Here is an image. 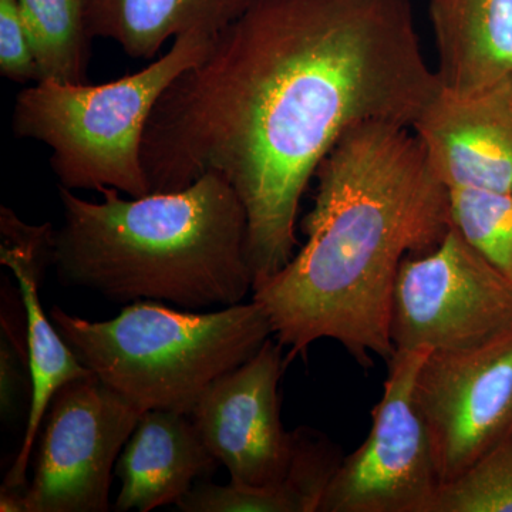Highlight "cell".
<instances>
[{"label":"cell","mask_w":512,"mask_h":512,"mask_svg":"<svg viewBox=\"0 0 512 512\" xmlns=\"http://www.w3.org/2000/svg\"><path fill=\"white\" fill-rule=\"evenodd\" d=\"M440 89L410 0H254L157 101L141 148L150 194L224 178L247 212L256 288L295 255L303 192L340 137L413 127Z\"/></svg>","instance_id":"1"},{"label":"cell","mask_w":512,"mask_h":512,"mask_svg":"<svg viewBox=\"0 0 512 512\" xmlns=\"http://www.w3.org/2000/svg\"><path fill=\"white\" fill-rule=\"evenodd\" d=\"M306 242L281 272L254 288L288 360L320 339L357 365L387 363L394 346V284L407 256L426 254L451 227L450 192L412 127H353L323 158Z\"/></svg>","instance_id":"2"},{"label":"cell","mask_w":512,"mask_h":512,"mask_svg":"<svg viewBox=\"0 0 512 512\" xmlns=\"http://www.w3.org/2000/svg\"><path fill=\"white\" fill-rule=\"evenodd\" d=\"M100 192L103 201L92 202L59 187L52 265L63 285L188 311L237 305L254 289L247 212L224 178L208 174L184 190L130 200Z\"/></svg>","instance_id":"3"},{"label":"cell","mask_w":512,"mask_h":512,"mask_svg":"<svg viewBox=\"0 0 512 512\" xmlns=\"http://www.w3.org/2000/svg\"><path fill=\"white\" fill-rule=\"evenodd\" d=\"M50 319L77 359L143 413L190 414L215 379L248 362L274 336L254 299L211 313L137 301L104 322L55 306Z\"/></svg>","instance_id":"4"},{"label":"cell","mask_w":512,"mask_h":512,"mask_svg":"<svg viewBox=\"0 0 512 512\" xmlns=\"http://www.w3.org/2000/svg\"><path fill=\"white\" fill-rule=\"evenodd\" d=\"M215 35L192 30L140 72L104 84L36 82L18 94L13 133L52 150L59 187L144 197L141 148L151 113L175 79L200 63Z\"/></svg>","instance_id":"5"},{"label":"cell","mask_w":512,"mask_h":512,"mask_svg":"<svg viewBox=\"0 0 512 512\" xmlns=\"http://www.w3.org/2000/svg\"><path fill=\"white\" fill-rule=\"evenodd\" d=\"M512 329V284L451 224L439 245L407 256L390 312L394 350L458 352Z\"/></svg>","instance_id":"6"},{"label":"cell","mask_w":512,"mask_h":512,"mask_svg":"<svg viewBox=\"0 0 512 512\" xmlns=\"http://www.w3.org/2000/svg\"><path fill=\"white\" fill-rule=\"evenodd\" d=\"M429 349L396 350L372 429L342 463L319 512H431L441 487L414 382Z\"/></svg>","instance_id":"7"},{"label":"cell","mask_w":512,"mask_h":512,"mask_svg":"<svg viewBox=\"0 0 512 512\" xmlns=\"http://www.w3.org/2000/svg\"><path fill=\"white\" fill-rule=\"evenodd\" d=\"M141 410L90 375L57 390L50 402L28 512H107L111 477Z\"/></svg>","instance_id":"8"},{"label":"cell","mask_w":512,"mask_h":512,"mask_svg":"<svg viewBox=\"0 0 512 512\" xmlns=\"http://www.w3.org/2000/svg\"><path fill=\"white\" fill-rule=\"evenodd\" d=\"M441 485L512 433V329L483 346L430 352L414 382Z\"/></svg>","instance_id":"9"},{"label":"cell","mask_w":512,"mask_h":512,"mask_svg":"<svg viewBox=\"0 0 512 512\" xmlns=\"http://www.w3.org/2000/svg\"><path fill=\"white\" fill-rule=\"evenodd\" d=\"M284 346L272 336L248 362L215 379L190 417L212 456L227 467L231 483L272 485L288 471L293 431L281 419L279 382Z\"/></svg>","instance_id":"10"},{"label":"cell","mask_w":512,"mask_h":512,"mask_svg":"<svg viewBox=\"0 0 512 512\" xmlns=\"http://www.w3.org/2000/svg\"><path fill=\"white\" fill-rule=\"evenodd\" d=\"M413 131L448 190L512 192V74L484 89H443Z\"/></svg>","instance_id":"11"},{"label":"cell","mask_w":512,"mask_h":512,"mask_svg":"<svg viewBox=\"0 0 512 512\" xmlns=\"http://www.w3.org/2000/svg\"><path fill=\"white\" fill-rule=\"evenodd\" d=\"M56 229L50 224L28 225L9 208L0 210V264L8 266L19 282L26 318L30 407L22 446L2 487L26 490L28 468L37 434L57 390L72 380L93 375L77 359L50 316L43 311L39 285L47 264H52Z\"/></svg>","instance_id":"12"},{"label":"cell","mask_w":512,"mask_h":512,"mask_svg":"<svg viewBox=\"0 0 512 512\" xmlns=\"http://www.w3.org/2000/svg\"><path fill=\"white\" fill-rule=\"evenodd\" d=\"M218 464L190 414L147 410L117 460L114 476L121 490L114 510L148 512L178 505L194 481L212 476Z\"/></svg>","instance_id":"13"},{"label":"cell","mask_w":512,"mask_h":512,"mask_svg":"<svg viewBox=\"0 0 512 512\" xmlns=\"http://www.w3.org/2000/svg\"><path fill=\"white\" fill-rule=\"evenodd\" d=\"M441 87L484 89L512 74V0H430Z\"/></svg>","instance_id":"14"},{"label":"cell","mask_w":512,"mask_h":512,"mask_svg":"<svg viewBox=\"0 0 512 512\" xmlns=\"http://www.w3.org/2000/svg\"><path fill=\"white\" fill-rule=\"evenodd\" d=\"M338 444L309 427L293 430L288 471L272 485L198 483L177 505L184 512H319L343 460Z\"/></svg>","instance_id":"15"},{"label":"cell","mask_w":512,"mask_h":512,"mask_svg":"<svg viewBox=\"0 0 512 512\" xmlns=\"http://www.w3.org/2000/svg\"><path fill=\"white\" fill-rule=\"evenodd\" d=\"M254 0H90L89 32L133 59H153L171 37L202 30L217 36Z\"/></svg>","instance_id":"16"},{"label":"cell","mask_w":512,"mask_h":512,"mask_svg":"<svg viewBox=\"0 0 512 512\" xmlns=\"http://www.w3.org/2000/svg\"><path fill=\"white\" fill-rule=\"evenodd\" d=\"M28 29L39 82L87 83L90 0H18Z\"/></svg>","instance_id":"17"},{"label":"cell","mask_w":512,"mask_h":512,"mask_svg":"<svg viewBox=\"0 0 512 512\" xmlns=\"http://www.w3.org/2000/svg\"><path fill=\"white\" fill-rule=\"evenodd\" d=\"M451 224L512 284V192L453 188Z\"/></svg>","instance_id":"18"},{"label":"cell","mask_w":512,"mask_h":512,"mask_svg":"<svg viewBox=\"0 0 512 512\" xmlns=\"http://www.w3.org/2000/svg\"><path fill=\"white\" fill-rule=\"evenodd\" d=\"M431 512H512V433L441 485Z\"/></svg>","instance_id":"19"},{"label":"cell","mask_w":512,"mask_h":512,"mask_svg":"<svg viewBox=\"0 0 512 512\" xmlns=\"http://www.w3.org/2000/svg\"><path fill=\"white\" fill-rule=\"evenodd\" d=\"M0 73L15 83L39 82V67L18 0H0Z\"/></svg>","instance_id":"20"},{"label":"cell","mask_w":512,"mask_h":512,"mask_svg":"<svg viewBox=\"0 0 512 512\" xmlns=\"http://www.w3.org/2000/svg\"><path fill=\"white\" fill-rule=\"evenodd\" d=\"M25 357L12 342L2 333V349H0V407L3 419L9 420L16 412L19 397L22 394L23 372L22 363Z\"/></svg>","instance_id":"21"},{"label":"cell","mask_w":512,"mask_h":512,"mask_svg":"<svg viewBox=\"0 0 512 512\" xmlns=\"http://www.w3.org/2000/svg\"><path fill=\"white\" fill-rule=\"evenodd\" d=\"M0 511L28 512V510H26V490H18V488H0Z\"/></svg>","instance_id":"22"}]
</instances>
